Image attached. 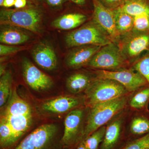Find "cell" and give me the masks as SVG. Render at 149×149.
<instances>
[{"label":"cell","instance_id":"6da1fadb","mask_svg":"<svg viewBox=\"0 0 149 149\" xmlns=\"http://www.w3.org/2000/svg\"><path fill=\"white\" fill-rule=\"evenodd\" d=\"M44 14L42 7L29 1L24 8L1 9L0 22L2 25L19 27L37 32L40 30Z\"/></svg>","mask_w":149,"mask_h":149},{"label":"cell","instance_id":"7a4b0ae2","mask_svg":"<svg viewBox=\"0 0 149 149\" xmlns=\"http://www.w3.org/2000/svg\"><path fill=\"white\" fill-rule=\"evenodd\" d=\"M132 93L89 108L84 140L100 127L107 125L115 116L126 109Z\"/></svg>","mask_w":149,"mask_h":149},{"label":"cell","instance_id":"3957f363","mask_svg":"<svg viewBox=\"0 0 149 149\" xmlns=\"http://www.w3.org/2000/svg\"><path fill=\"white\" fill-rule=\"evenodd\" d=\"M129 93L116 80L96 76L85 92V106L90 108Z\"/></svg>","mask_w":149,"mask_h":149},{"label":"cell","instance_id":"277c9868","mask_svg":"<svg viewBox=\"0 0 149 149\" xmlns=\"http://www.w3.org/2000/svg\"><path fill=\"white\" fill-rule=\"evenodd\" d=\"M62 137L56 125L44 124L25 136L13 149H68L61 144Z\"/></svg>","mask_w":149,"mask_h":149},{"label":"cell","instance_id":"5b68a950","mask_svg":"<svg viewBox=\"0 0 149 149\" xmlns=\"http://www.w3.org/2000/svg\"><path fill=\"white\" fill-rule=\"evenodd\" d=\"M89 108L81 107L71 111L65 117L61 143L64 148L77 149L84 140Z\"/></svg>","mask_w":149,"mask_h":149},{"label":"cell","instance_id":"8992f818","mask_svg":"<svg viewBox=\"0 0 149 149\" xmlns=\"http://www.w3.org/2000/svg\"><path fill=\"white\" fill-rule=\"evenodd\" d=\"M65 41L70 47L88 45L102 47L113 42L107 32L93 19L68 34Z\"/></svg>","mask_w":149,"mask_h":149},{"label":"cell","instance_id":"52a82bcc","mask_svg":"<svg viewBox=\"0 0 149 149\" xmlns=\"http://www.w3.org/2000/svg\"><path fill=\"white\" fill-rule=\"evenodd\" d=\"M130 62L116 43L102 46L87 66L102 70L116 71L128 68Z\"/></svg>","mask_w":149,"mask_h":149},{"label":"cell","instance_id":"ba28073f","mask_svg":"<svg viewBox=\"0 0 149 149\" xmlns=\"http://www.w3.org/2000/svg\"><path fill=\"white\" fill-rule=\"evenodd\" d=\"M130 110L128 107L106 125L103 141L99 149H118L125 142V129Z\"/></svg>","mask_w":149,"mask_h":149},{"label":"cell","instance_id":"9c48e42d","mask_svg":"<svg viewBox=\"0 0 149 149\" xmlns=\"http://www.w3.org/2000/svg\"><path fill=\"white\" fill-rule=\"evenodd\" d=\"M117 44L130 63L144 52H149V32L133 29L127 35L121 36Z\"/></svg>","mask_w":149,"mask_h":149},{"label":"cell","instance_id":"30bf717a","mask_svg":"<svg viewBox=\"0 0 149 149\" xmlns=\"http://www.w3.org/2000/svg\"><path fill=\"white\" fill-rule=\"evenodd\" d=\"M95 72L97 77L116 80L129 93H133L149 85L146 80L131 67L116 71L97 70Z\"/></svg>","mask_w":149,"mask_h":149},{"label":"cell","instance_id":"8fae6325","mask_svg":"<svg viewBox=\"0 0 149 149\" xmlns=\"http://www.w3.org/2000/svg\"><path fill=\"white\" fill-rule=\"evenodd\" d=\"M93 18L107 32L113 42L117 43L120 37L116 27L114 10L104 6L99 0H92Z\"/></svg>","mask_w":149,"mask_h":149},{"label":"cell","instance_id":"7c38bea8","mask_svg":"<svg viewBox=\"0 0 149 149\" xmlns=\"http://www.w3.org/2000/svg\"><path fill=\"white\" fill-rule=\"evenodd\" d=\"M148 133L149 109L142 111H130L125 129L126 141L138 139Z\"/></svg>","mask_w":149,"mask_h":149},{"label":"cell","instance_id":"4fadbf2b","mask_svg":"<svg viewBox=\"0 0 149 149\" xmlns=\"http://www.w3.org/2000/svg\"><path fill=\"white\" fill-rule=\"evenodd\" d=\"M22 69L25 82L35 91H46L53 86V81L51 77L38 69L28 60L23 61Z\"/></svg>","mask_w":149,"mask_h":149},{"label":"cell","instance_id":"5bb4252c","mask_svg":"<svg viewBox=\"0 0 149 149\" xmlns=\"http://www.w3.org/2000/svg\"><path fill=\"white\" fill-rule=\"evenodd\" d=\"M85 106L84 97L63 96L50 100L42 105L44 110L53 113H62Z\"/></svg>","mask_w":149,"mask_h":149},{"label":"cell","instance_id":"9a60e30c","mask_svg":"<svg viewBox=\"0 0 149 149\" xmlns=\"http://www.w3.org/2000/svg\"><path fill=\"white\" fill-rule=\"evenodd\" d=\"M77 47L70 53L67 58L66 64L71 68H80L88 65L102 47L88 45Z\"/></svg>","mask_w":149,"mask_h":149},{"label":"cell","instance_id":"2e32d148","mask_svg":"<svg viewBox=\"0 0 149 149\" xmlns=\"http://www.w3.org/2000/svg\"><path fill=\"white\" fill-rule=\"evenodd\" d=\"M32 54L35 62L42 68L52 70L57 67V58L55 52L48 44H38L32 50Z\"/></svg>","mask_w":149,"mask_h":149},{"label":"cell","instance_id":"e0dca14e","mask_svg":"<svg viewBox=\"0 0 149 149\" xmlns=\"http://www.w3.org/2000/svg\"><path fill=\"white\" fill-rule=\"evenodd\" d=\"M87 15L80 12L65 13L55 19L52 23V26L62 30L74 29L83 24L87 20Z\"/></svg>","mask_w":149,"mask_h":149},{"label":"cell","instance_id":"ac0fdd59","mask_svg":"<svg viewBox=\"0 0 149 149\" xmlns=\"http://www.w3.org/2000/svg\"><path fill=\"white\" fill-rule=\"evenodd\" d=\"M3 116L6 118L13 133L15 147L19 140L29 129L32 123V115H30Z\"/></svg>","mask_w":149,"mask_h":149},{"label":"cell","instance_id":"d6986e66","mask_svg":"<svg viewBox=\"0 0 149 149\" xmlns=\"http://www.w3.org/2000/svg\"><path fill=\"white\" fill-rule=\"evenodd\" d=\"M10 98L3 116H15L30 115L32 110L29 104L19 96L15 88L12 93H11Z\"/></svg>","mask_w":149,"mask_h":149},{"label":"cell","instance_id":"ffe728a7","mask_svg":"<svg viewBox=\"0 0 149 149\" xmlns=\"http://www.w3.org/2000/svg\"><path fill=\"white\" fill-rule=\"evenodd\" d=\"M96 77V75L93 77L84 72L74 73L69 76L67 80V88L72 94L85 93Z\"/></svg>","mask_w":149,"mask_h":149},{"label":"cell","instance_id":"44dd1931","mask_svg":"<svg viewBox=\"0 0 149 149\" xmlns=\"http://www.w3.org/2000/svg\"><path fill=\"white\" fill-rule=\"evenodd\" d=\"M1 29L0 42L2 44L15 45L26 42L29 40V35L22 30L13 26L4 25Z\"/></svg>","mask_w":149,"mask_h":149},{"label":"cell","instance_id":"7402d4cb","mask_svg":"<svg viewBox=\"0 0 149 149\" xmlns=\"http://www.w3.org/2000/svg\"><path fill=\"white\" fill-rule=\"evenodd\" d=\"M149 86H145L132 93L128 102V107L132 111L148 109Z\"/></svg>","mask_w":149,"mask_h":149},{"label":"cell","instance_id":"603a6c76","mask_svg":"<svg viewBox=\"0 0 149 149\" xmlns=\"http://www.w3.org/2000/svg\"><path fill=\"white\" fill-rule=\"evenodd\" d=\"M114 10L116 27L120 36L127 35L133 29L134 17L120 10L119 8Z\"/></svg>","mask_w":149,"mask_h":149},{"label":"cell","instance_id":"cb8c5ba5","mask_svg":"<svg viewBox=\"0 0 149 149\" xmlns=\"http://www.w3.org/2000/svg\"><path fill=\"white\" fill-rule=\"evenodd\" d=\"M119 8L133 17L142 15H149V0H129Z\"/></svg>","mask_w":149,"mask_h":149},{"label":"cell","instance_id":"d4e9b609","mask_svg":"<svg viewBox=\"0 0 149 149\" xmlns=\"http://www.w3.org/2000/svg\"><path fill=\"white\" fill-rule=\"evenodd\" d=\"M106 130V125L94 131L83 141L86 149H99L103 141Z\"/></svg>","mask_w":149,"mask_h":149},{"label":"cell","instance_id":"484cf974","mask_svg":"<svg viewBox=\"0 0 149 149\" xmlns=\"http://www.w3.org/2000/svg\"><path fill=\"white\" fill-rule=\"evenodd\" d=\"M12 76L10 72L6 71L1 76L0 80V107L1 108L6 103L11 93Z\"/></svg>","mask_w":149,"mask_h":149},{"label":"cell","instance_id":"4316f807","mask_svg":"<svg viewBox=\"0 0 149 149\" xmlns=\"http://www.w3.org/2000/svg\"><path fill=\"white\" fill-rule=\"evenodd\" d=\"M146 80L149 86V52L141 58L137 60L132 67Z\"/></svg>","mask_w":149,"mask_h":149},{"label":"cell","instance_id":"83f0119b","mask_svg":"<svg viewBox=\"0 0 149 149\" xmlns=\"http://www.w3.org/2000/svg\"><path fill=\"white\" fill-rule=\"evenodd\" d=\"M148 148H149V133L138 139L126 141L118 149Z\"/></svg>","mask_w":149,"mask_h":149},{"label":"cell","instance_id":"f1b7e54d","mask_svg":"<svg viewBox=\"0 0 149 149\" xmlns=\"http://www.w3.org/2000/svg\"><path fill=\"white\" fill-rule=\"evenodd\" d=\"M133 29L140 32H149V15H142L134 17Z\"/></svg>","mask_w":149,"mask_h":149},{"label":"cell","instance_id":"f546056e","mask_svg":"<svg viewBox=\"0 0 149 149\" xmlns=\"http://www.w3.org/2000/svg\"><path fill=\"white\" fill-rule=\"evenodd\" d=\"M24 49L22 47L10 46L1 44L0 45V55L3 56L17 52Z\"/></svg>","mask_w":149,"mask_h":149},{"label":"cell","instance_id":"4dcf8cb0","mask_svg":"<svg viewBox=\"0 0 149 149\" xmlns=\"http://www.w3.org/2000/svg\"><path fill=\"white\" fill-rule=\"evenodd\" d=\"M107 8L115 10L122 6L129 0H99Z\"/></svg>","mask_w":149,"mask_h":149},{"label":"cell","instance_id":"1f68e13d","mask_svg":"<svg viewBox=\"0 0 149 149\" xmlns=\"http://www.w3.org/2000/svg\"><path fill=\"white\" fill-rule=\"evenodd\" d=\"M68 0H42L48 7L54 10H59L63 7V6Z\"/></svg>","mask_w":149,"mask_h":149},{"label":"cell","instance_id":"d6a6232c","mask_svg":"<svg viewBox=\"0 0 149 149\" xmlns=\"http://www.w3.org/2000/svg\"><path fill=\"white\" fill-rule=\"evenodd\" d=\"M28 2L27 0H15L14 6L16 9L24 8L28 4Z\"/></svg>","mask_w":149,"mask_h":149},{"label":"cell","instance_id":"836d02e7","mask_svg":"<svg viewBox=\"0 0 149 149\" xmlns=\"http://www.w3.org/2000/svg\"><path fill=\"white\" fill-rule=\"evenodd\" d=\"M68 1L80 7H85L88 2V0H68Z\"/></svg>","mask_w":149,"mask_h":149},{"label":"cell","instance_id":"e575fe53","mask_svg":"<svg viewBox=\"0 0 149 149\" xmlns=\"http://www.w3.org/2000/svg\"><path fill=\"white\" fill-rule=\"evenodd\" d=\"M15 0H4L2 5L3 8H9L14 6Z\"/></svg>","mask_w":149,"mask_h":149},{"label":"cell","instance_id":"d590c367","mask_svg":"<svg viewBox=\"0 0 149 149\" xmlns=\"http://www.w3.org/2000/svg\"><path fill=\"white\" fill-rule=\"evenodd\" d=\"M29 1L34 3L39 4L40 3H42V0H29Z\"/></svg>","mask_w":149,"mask_h":149},{"label":"cell","instance_id":"8d00e7d4","mask_svg":"<svg viewBox=\"0 0 149 149\" xmlns=\"http://www.w3.org/2000/svg\"><path fill=\"white\" fill-rule=\"evenodd\" d=\"M77 149H86V148L85 147V145L83 143V141L77 147Z\"/></svg>","mask_w":149,"mask_h":149},{"label":"cell","instance_id":"74e56055","mask_svg":"<svg viewBox=\"0 0 149 149\" xmlns=\"http://www.w3.org/2000/svg\"><path fill=\"white\" fill-rule=\"evenodd\" d=\"M4 0H0V6L1 7L2 5L3 2Z\"/></svg>","mask_w":149,"mask_h":149},{"label":"cell","instance_id":"f35d334b","mask_svg":"<svg viewBox=\"0 0 149 149\" xmlns=\"http://www.w3.org/2000/svg\"><path fill=\"white\" fill-rule=\"evenodd\" d=\"M149 149V148H148V149Z\"/></svg>","mask_w":149,"mask_h":149}]
</instances>
